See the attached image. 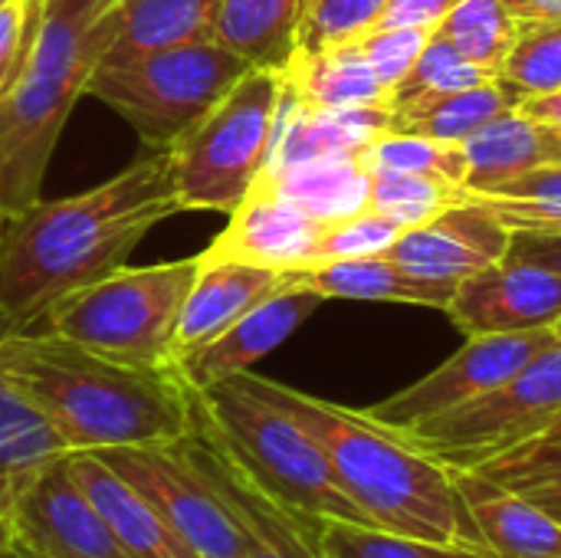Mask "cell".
Wrapping results in <instances>:
<instances>
[{"mask_svg": "<svg viewBox=\"0 0 561 558\" xmlns=\"http://www.w3.org/2000/svg\"><path fill=\"white\" fill-rule=\"evenodd\" d=\"M181 214L168 148L99 187L0 217V335L30 332L66 293L125 266L141 237Z\"/></svg>", "mask_w": 561, "mask_h": 558, "instance_id": "6da1fadb", "label": "cell"}, {"mask_svg": "<svg viewBox=\"0 0 561 558\" xmlns=\"http://www.w3.org/2000/svg\"><path fill=\"white\" fill-rule=\"evenodd\" d=\"M0 375L72 451L178 444L194 428V391L178 365H128L53 332L0 335Z\"/></svg>", "mask_w": 561, "mask_h": 558, "instance_id": "7a4b0ae2", "label": "cell"}, {"mask_svg": "<svg viewBox=\"0 0 561 558\" xmlns=\"http://www.w3.org/2000/svg\"><path fill=\"white\" fill-rule=\"evenodd\" d=\"M233 378L283 408L322 447L339 483L371 526L437 543L480 546L460 506L450 470L421 454L398 431L375 424L365 411L329 405L253 372Z\"/></svg>", "mask_w": 561, "mask_h": 558, "instance_id": "3957f363", "label": "cell"}, {"mask_svg": "<svg viewBox=\"0 0 561 558\" xmlns=\"http://www.w3.org/2000/svg\"><path fill=\"white\" fill-rule=\"evenodd\" d=\"M125 0H46L26 62L0 102V217L39 201L59 135L122 26Z\"/></svg>", "mask_w": 561, "mask_h": 558, "instance_id": "277c9868", "label": "cell"}, {"mask_svg": "<svg viewBox=\"0 0 561 558\" xmlns=\"http://www.w3.org/2000/svg\"><path fill=\"white\" fill-rule=\"evenodd\" d=\"M194 424L273 503L309 523H368L322 447L276 405L227 378L194 391Z\"/></svg>", "mask_w": 561, "mask_h": 558, "instance_id": "5b68a950", "label": "cell"}, {"mask_svg": "<svg viewBox=\"0 0 561 558\" xmlns=\"http://www.w3.org/2000/svg\"><path fill=\"white\" fill-rule=\"evenodd\" d=\"M201 257L122 266L59 296L36 326L95 355L128 365H174V332Z\"/></svg>", "mask_w": 561, "mask_h": 558, "instance_id": "8992f818", "label": "cell"}, {"mask_svg": "<svg viewBox=\"0 0 561 558\" xmlns=\"http://www.w3.org/2000/svg\"><path fill=\"white\" fill-rule=\"evenodd\" d=\"M279 99L283 72L250 69L168 148L181 210H237L270 161Z\"/></svg>", "mask_w": 561, "mask_h": 558, "instance_id": "52a82bcc", "label": "cell"}, {"mask_svg": "<svg viewBox=\"0 0 561 558\" xmlns=\"http://www.w3.org/2000/svg\"><path fill=\"white\" fill-rule=\"evenodd\" d=\"M253 66L227 46L204 39L128 62H102L85 95L112 105L145 148H171L207 109H214Z\"/></svg>", "mask_w": 561, "mask_h": 558, "instance_id": "ba28073f", "label": "cell"}, {"mask_svg": "<svg viewBox=\"0 0 561 558\" xmlns=\"http://www.w3.org/2000/svg\"><path fill=\"white\" fill-rule=\"evenodd\" d=\"M559 421L561 342H556L477 401L398 434L447 470H477L480 464L546 434Z\"/></svg>", "mask_w": 561, "mask_h": 558, "instance_id": "9c48e42d", "label": "cell"}, {"mask_svg": "<svg viewBox=\"0 0 561 558\" xmlns=\"http://www.w3.org/2000/svg\"><path fill=\"white\" fill-rule=\"evenodd\" d=\"M92 454H99L122 480H128L194 556L243 558V539L227 506L217 500V493L204 483L197 467L187 460L181 441L151 444V447L92 451Z\"/></svg>", "mask_w": 561, "mask_h": 558, "instance_id": "30bf717a", "label": "cell"}, {"mask_svg": "<svg viewBox=\"0 0 561 558\" xmlns=\"http://www.w3.org/2000/svg\"><path fill=\"white\" fill-rule=\"evenodd\" d=\"M552 329L536 332H503V335H467V345L457 349L440 368L408 385L404 391L365 408V414L388 431H411L431 418L457 411L480 395L493 391L513 378L526 362L556 345Z\"/></svg>", "mask_w": 561, "mask_h": 558, "instance_id": "8fae6325", "label": "cell"}, {"mask_svg": "<svg viewBox=\"0 0 561 558\" xmlns=\"http://www.w3.org/2000/svg\"><path fill=\"white\" fill-rule=\"evenodd\" d=\"M0 558H128L92 500L72 480L66 457L13 483L7 503V553Z\"/></svg>", "mask_w": 561, "mask_h": 558, "instance_id": "7c38bea8", "label": "cell"}, {"mask_svg": "<svg viewBox=\"0 0 561 558\" xmlns=\"http://www.w3.org/2000/svg\"><path fill=\"white\" fill-rule=\"evenodd\" d=\"M181 447L204 483L227 506L243 539V558H325L319 549L322 523H309L273 503L227 460V454L197 424L187 437H181Z\"/></svg>", "mask_w": 561, "mask_h": 558, "instance_id": "4fadbf2b", "label": "cell"}, {"mask_svg": "<svg viewBox=\"0 0 561 558\" xmlns=\"http://www.w3.org/2000/svg\"><path fill=\"white\" fill-rule=\"evenodd\" d=\"M325 224L329 220L312 217L306 207L283 197L270 181L256 178L250 194L237 204V210H230V224L197 257L204 263L237 260L276 273L309 270L316 263Z\"/></svg>", "mask_w": 561, "mask_h": 558, "instance_id": "5bb4252c", "label": "cell"}, {"mask_svg": "<svg viewBox=\"0 0 561 558\" xmlns=\"http://www.w3.org/2000/svg\"><path fill=\"white\" fill-rule=\"evenodd\" d=\"M444 312L467 335L552 329L561 319V276L536 263L500 260L460 280Z\"/></svg>", "mask_w": 561, "mask_h": 558, "instance_id": "9a60e30c", "label": "cell"}, {"mask_svg": "<svg viewBox=\"0 0 561 558\" xmlns=\"http://www.w3.org/2000/svg\"><path fill=\"white\" fill-rule=\"evenodd\" d=\"M513 230L473 201H457L431 220L408 227L378 257L427 280L460 283L506 260Z\"/></svg>", "mask_w": 561, "mask_h": 558, "instance_id": "2e32d148", "label": "cell"}, {"mask_svg": "<svg viewBox=\"0 0 561 558\" xmlns=\"http://www.w3.org/2000/svg\"><path fill=\"white\" fill-rule=\"evenodd\" d=\"M322 303L325 299L319 293L283 280L279 289H273L230 329H224L217 339H210L197 352L178 358L174 365L191 391L220 385L233 375L250 372V365H256L263 355L276 352Z\"/></svg>", "mask_w": 561, "mask_h": 558, "instance_id": "e0dca14e", "label": "cell"}, {"mask_svg": "<svg viewBox=\"0 0 561 558\" xmlns=\"http://www.w3.org/2000/svg\"><path fill=\"white\" fill-rule=\"evenodd\" d=\"M477 543L493 558H561V523L480 470H450Z\"/></svg>", "mask_w": 561, "mask_h": 558, "instance_id": "ac0fdd59", "label": "cell"}, {"mask_svg": "<svg viewBox=\"0 0 561 558\" xmlns=\"http://www.w3.org/2000/svg\"><path fill=\"white\" fill-rule=\"evenodd\" d=\"M391 128L388 105L368 109H302L289 99L283 86L279 115L273 128V148L263 174H276L319 158H362V151Z\"/></svg>", "mask_w": 561, "mask_h": 558, "instance_id": "d6986e66", "label": "cell"}, {"mask_svg": "<svg viewBox=\"0 0 561 558\" xmlns=\"http://www.w3.org/2000/svg\"><path fill=\"white\" fill-rule=\"evenodd\" d=\"M66 467L82 493L92 500L95 513L105 520L118 549L128 558H197L178 533L158 516V510L122 480L99 454L72 451L66 454Z\"/></svg>", "mask_w": 561, "mask_h": 558, "instance_id": "ffe728a7", "label": "cell"}, {"mask_svg": "<svg viewBox=\"0 0 561 558\" xmlns=\"http://www.w3.org/2000/svg\"><path fill=\"white\" fill-rule=\"evenodd\" d=\"M283 273L266 266H250L237 260L204 263L197 280L184 299L178 332H174V362L197 352L224 329H230L240 316H247L256 303H263L273 289H279Z\"/></svg>", "mask_w": 561, "mask_h": 558, "instance_id": "44dd1931", "label": "cell"}, {"mask_svg": "<svg viewBox=\"0 0 561 558\" xmlns=\"http://www.w3.org/2000/svg\"><path fill=\"white\" fill-rule=\"evenodd\" d=\"M463 155L467 178L460 194H480L536 168L561 164V132L519 109H506L463 141Z\"/></svg>", "mask_w": 561, "mask_h": 558, "instance_id": "7402d4cb", "label": "cell"}, {"mask_svg": "<svg viewBox=\"0 0 561 558\" xmlns=\"http://www.w3.org/2000/svg\"><path fill=\"white\" fill-rule=\"evenodd\" d=\"M286 283L306 286L319 293L322 299H365V303H408V306H434L447 309L457 283L427 280L401 270L398 263L385 257H348L332 260L312 270L283 273Z\"/></svg>", "mask_w": 561, "mask_h": 558, "instance_id": "603a6c76", "label": "cell"}, {"mask_svg": "<svg viewBox=\"0 0 561 558\" xmlns=\"http://www.w3.org/2000/svg\"><path fill=\"white\" fill-rule=\"evenodd\" d=\"M289 99L302 109L335 112V109H368L388 105L391 95L371 72L362 43L329 46L322 53H296L283 72Z\"/></svg>", "mask_w": 561, "mask_h": 558, "instance_id": "cb8c5ba5", "label": "cell"}, {"mask_svg": "<svg viewBox=\"0 0 561 558\" xmlns=\"http://www.w3.org/2000/svg\"><path fill=\"white\" fill-rule=\"evenodd\" d=\"M309 0H220L210 39L253 69L286 72L299 53V23Z\"/></svg>", "mask_w": 561, "mask_h": 558, "instance_id": "d4e9b609", "label": "cell"}, {"mask_svg": "<svg viewBox=\"0 0 561 558\" xmlns=\"http://www.w3.org/2000/svg\"><path fill=\"white\" fill-rule=\"evenodd\" d=\"M220 0H125L122 26L102 62H128L145 53L204 43L214 33Z\"/></svg>", "mask_w": 561, "mask_h": 558, "instance_id": "484cf974", "label": "cell"}, {"mask_svg": "<svg viewBox=\"0 0 561 558\" xmlns=\"http://www.w3.org/2000/svg\"><path fill=\"white\" fill-rule=\"evenodd\" d=\"M260 178L319 220L352 217L368 201V168L362 158H319Z\"/></svg>", "mask_w": 561, "mask_h": 558, "instance_id": "4316f807", "label": "cell"}, {"mask_svg": "<svg viewBox=\"0 0 561 558\" xmlns=\"http://www.w3.org/2000/svg\"><path fill=\"white\" fill-rule=\"evenodd\" d=\"M513 109L510 95L496 79L391 112V128L398 135H421L447 145H463L470 135H477L486 122H493L500 112Z\"/></svg>", "mask_w": 561, "mask_h": 558, "instance_id": "83f0119b", "label": "cell"}, {"mask_svg": "<svg viewBox=\"0 0 561 558\" xmlns=\"http://www.w3.org/2000/svg\"><path fill=\"white\" fill-rule=\"evenodd\" d=\"M66 454L53 424L0 375V483H20Z\"/></svg>", "mask_w": 561, "mask_h": 558, "instance_id": "f1b7e54d", "label": "cell"}, {"mask_svg": "<svg viewBox=\"0 0 561 558\" xmlns=\"http://www.w3.org/2000/svg\"><path fill=\"white\" fill-rule=\"evenodd\" d=\"M490 210L513 234H561V164L536 168L480 194H460Z\"/></svg>", "mask_w": 561, "mask_h": 558, "instance_id": "f546056e", "label": "cell"}, {"mask_svg": "<svg viewBox=\"0 0 561 558\" xmlns=\"http://www.w3.org/2000/svg\"><path fill=\"white\" fill-rule=\"evenodd\" d=\"M319 549L325 558H493L480 546L437 543L342 520H329L319 526Z\"/></svg>", "mask_w": 561, "mask_h": 558, "instance_id": "4dcf8cb0", "label": "cell"}, {"mask_svg": "<svg viewBox=\"0 0 561 558\" xmlns=\"http://www.w3.org/2000/svg\"><path fill=\"white\" fill-rule=\"evenodd\" d=\"M519 20L503 7V0H460L440 23L437 36H444L467 62L480 66L490 76H500L506 53L513 46Z\"/></svg>", "mask_w": 561, "mask_h": 558, "instance_id": "1f68e13d", "label": "cell"}, {"mask_svg": "<svg viewBox=\"0 0 561 558\" xmlns=\"http://www.w3.org/2000/svg\"><path fill=\"white\" fill-rule=\"evenodd\" d=\"M496 82L510 95L513 109L523 99L561 89V23L519 20Z\"/></svg>", "mask_w": 561, "mask_h": 558, "instance_id": "d6a6232c", "label": "cell"}, {"mask_svg": "<svg viewBox=\"0 0 561 558\" xmlns=\"http://www.w3.org/2000/svg\"><path fill=\"white\" fill-rule=\"evenodd\" d=\"M493 483L526 497L561 523V444L549 437H533L486 464L477 467Z\"/></svg>", "mask_w": 561, "mask_h": 558, "instance_id": "836d02e7", "label": "cell"}, {"mask_svg": "<svg viewBox=\"0 0 561 558\" xmlns=\"http://www.w3.org/2000/svg\"><path fill=\"white\" fill-rule=\"evenodd\" d=\"M460 201V187L404 171H368V201L365 210H375L394 220L401 230L431 220L434 214L447 210Z\"/></svg>", "mask_w": 561, "mask_h": 558, "instance_id": "e575fe53", "label": "cell"}, {"mask_svg": "<svg viewBox=\"0 0 561 558\" xmlns=\"http://www.w3.org/2000/svg\"><path fill=\"white\" fill-rule=\"evenodd\" d=\"M362 164L368 171H404V174H424L447 181L454 187H463L467 178V155L463 145H447L421 135H398L385 132L362 151Z\"/></svg>", "mask_w": 561, "mask_h": 558, "instance_id": "d590c367", "label": "cell"}, {"mask_svg": "<svg viewBox=\"0 0 561 558\" xmlns=\"http://www.w3.org/2000/svg\"><path fill=\"white\" fill-rule=\"evenodd\" d=\"M490 79H496V76L467 62L444 36L431 33V39L424 43L411 72L394 86L391 112L411 109V105H421V102H431V99H440V95H450V92H460V89H470V86H480Z\"/></svg>", "mask_w": 561, "mask_h": 558, "instance_id": "8d00e7d4", "label": "cell"}, {"mask_svg": "<svg viewBox=\"0 0 561 558\" xmlns=\"http://www.w3.org/2000/svg\"><path fill=\"white\" fill-rule=\"evenodd\" d=\"M391 0H309L299 23V53L355 43L381 26Z\"/></svg>", "mask_w": 561, "mask_h": 558, "instance_id": "74e56055", "label": "cell"}, {"mask_svg": "<svg viewBox=\"0 0 561 558\" xmlns=\"http://www.w3.org/2000/svg\"><path fill=\"white\" fill-rule=\"evenodd\" d=\"M398 234H401V227L375 210H358L352 217L329 220L312 266H322L332 260H348V257H375V253L388 250L398 240Z\"/></svg>", "mask_w": 561, "mask_h": 558, "instance_id": "f35d334b", "label": "cell"}, {"mask_svg": "<svg viewBox=\"0 0 561 558\" xmlns=\"http://www.w3.org/2000/svg\"><path fill=\"white\" fill-rule=\"evenodd\" d=\"M427 39H431V30H417V26H378V30L365 33L358 43H362V53H365L371 72L378 76V82L391 95L394 86L417 62V56H421V49H424Z\"/></svg>", "mask_w": 561, "mask_h": 558, "instance_id": "ab89813d", "label": "cell"}, {"mask_svg": "<svg viewBox=\"0 0 561 558\" xmlns=\"http://www.w3.org/2000/svg\"><path fill=\"white\" fill-rule=\"evenodd\" d=\"M30 30H26V10L23 0L0 3V102L16 86L23 62H26Z\"/></svg>", "mask_w": 561, "mask_h": 558, "instance_id": "60d3db41", "label": "cell"}, {"mask_svg": "<svg viewBox=\"0 0 561 558\" xmlns=\"http://www.w3.org/2000/svg\"><path fill=\"white\" fill-rule=\"evenodd\" d=\"M460 0H391L381 26H417V30H437V23L457 7Z\"/></svg>", "mask_w": 561, "mask_h": 558, "instance_id": "b9f144b4", "label": "cell"}, {"mask_svg": "<svg viewBox=\"0 0 561 558\" xmlns=\"http://www.w3.org/2000/svg\"><path fill=\"white\" fill-rule=\"evenodd\" d=\"M506 260L536 263L561 276V234H513Z\"/></svg>", "mask_w": 561, "mask_h": 558, "instance_id": "7bdbcfd3", "label": "cell"}, {"mask_svg": "<svg viewBox=\"0 0 561 558\" xmlns=\"http://www.w3.org/2000/svg\"><path fill=\"white\" fill-rule=\"evenodd\" d=\"M516 109H519L523 115H529V118H536V122H542V125L561 132V89H556V92H542V95H533V99H523Z\"/></svg>", "mask_w": 561, "mask_h": 558, "instance_id": "ee69618b", "label": "cell"}, {"mask_svg": "<svg viewBox=\"0 0 561 558\" xmlns=\"http://www.w3.org/2000/svg\"><path fill=\"white\" fill-rule=\"evenodd\" d=\"M513 20H556L561 23V0H503Z\"/></svg>", "mask_w": 561, "mask_h": 558, "instance_id": "f6af8a7d", "label": "cell"}, {"mask_svg": "<svg viewBox=\"0 0 561 558\" xmlns=\"http://www.w3.org/2000/svg\"><path fill=\"white\" fill-rule=\"evenodd\" d=\"M13 483H0V556L7 553V503H10Z\"/></svg>", "mask_w": 561, "mask_h": 558, "instance_id": "bcb514c9", "label": "cell"}, {"mask_svg": "<svg viewBox=\"0 0 561 558\" xmlns=\"http://www.w3.org/2000/svg\"><path fill=\"white\" fill-rule=\"evenodd\" d=\"M43 7H46V0H23V10H26V30H30V36H33V30H36L39 16H43Z\"/></svg>", "mask_w": 561, "mask_h": 558, "instance_id": "7dc6e473", "label": "cell"}, {"mask_svg": "<svg viewBox=\"0 0 561 558\" xmlns=\"http://www.w3.org/2000/svg\"><path fill=\"white\" fill-rule=\"evenodd\" d=\"M552 332H556V339H559V342H561V319H559V322H556V326H552Z\"/></svg>", "mask_w": 561, "mask_h": 558, "instance_id": "c3c4849f", "label": "cell"}, {"mask_svg": "<svg viewBox=\"0 0 561 558\" xmlns=\"http://www.w3.org/2000/svg\"><path fill=\"white\" fill-rule=\"evenodd\" d=\"M0 3H7V0H0Z\"/></svg>", "mask_w": 561, "mask_h": 558, "instance_id": "681fc988", "label": "cell"}]
</instances>
